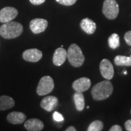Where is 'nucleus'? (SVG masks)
I'll use <instances>...</instances> for the list:
<instances>
[{"label": "nucleus", "instance_id": "28", "mask_svg": "<svg viewBox=\"0 0 131 131\" xmlns=\"http://www.w3.org/2000/svg\"><path fill=\"white\" fill-rule=\"evenodd\" d=\"M124 74H127V71H124Z\"/></svg>", "mask_w": 131, "mask_h": 131}, {"label": "nucleus", "instance_id": "3", "mask_svg": "<svg viewBox=\"0 0 131 131\" xmlns=\"http://www.w3.org/2000/svg\"><path fill=\"white\" fill-rule=\"evenodd\" d=\"M67 58L71 65L74 67L82 66L85 59L81 48L76 44H72L69 47L67 51Z\"/></svg>", "mask_w": 131, "mask_h": 131}, {"label": "nucleus", "instance_id": "15", "mask_svg": "<svg viewBox=\"0 0 131 131\" xmlns=\"http://www.w3.org/2000/svg\"><path fill=\"white\" fill-rule=\"evenodd\" d=\"M80 27L88 34H93L96 30V24L91 19L84 18L80 23Z\"/></svg>", "mask_w": 131, "mask_h": 131}, {"label": "nucleus", "instance_id": "7", "mask_svg": "<svg viewBox=\"0 0 131 131\" xmlns=\"http://www.w3.org/2000/svg\"><path fill=\"white\" fill-rule=\"evenodd\" d=\"M100 71L101 75L107 80H112L114 74L113 65L108 59H103L101 61Z\"/></svg>", "mask_w": 131, "mask_h": 131}, {"label": "nucleus", "instance_id": "2", "mask_svg": "<svg viewBox=\"0 0 131 131\" xmlns=\"http://www.w3.org/2000/svg\"><path fill=\"white\" fill-rule=\"evenodd\" d=\"M24 27L18 22L9 21L0 26V35L5 39H11L18 37L23 33Z\"/></svg>", "mask_w": 131, "mask_h": 131}, {"label": "nucleus", "instance_id": "21", "mask_svg": "<svg viewBox=\"0 0 131 131\" xmlns=\"http://www.w3.org/2000/svg\"><path fill=\"white\" fill-rule=\"evenodd\" d=\"M56 1L62 5L71 6V5H74L77 0H56Z\"/></svg>", "mask_w": 131, "mask_h": 131}, {"label": "nucleus", "instance_id": "10", "mask_svg": "<svg viewBox=\"0 0 131 131\" xmlns=\"http://www.w3.org/2000/svg\"><path fill=\"white\" fill-rule=\"evenodd\" d=\"M91 86V81L89 78L81 77L78 80H75L72 84V88L76 92L83 93L88 90Z\"/></svg>", "mask_w": 131, "mask_h": 131}, {"label": "nucleus", "instance_id": "24", "mask_svg": "<svg viewBox=\"0 0 131 131\" xmlns=\"http://www.w3.org/2000/svg\"><path fill=\"white\" fill-rule=\"evenodd\" d=\"M29 1L34 5H40L45 2V0H29Z\"/></svg>", "mask_w": 131, "mask_h": 131}, {"label": "nucleus", "instance_id": "22", "mask_svg": "<svg viewBox=\"0 0 131 131\" xmlns=\"http://www.w3.org/2000/svg\"><path fill=\"white\" fill-rule=\"evenodd\" d=\"M53 119L56 122H63L64 120V118L61 114L58 112H55L53 113Z\"/></svg>", "mask_w": 131, "mask_h": 131}, {"label": "nucleus", "instance_id": "20", "mask_svg": "<svg viewBox=\"0 0 131 131\" xmlns=\"http://www.w3.org/2000/svg\"><path fill=\"white\" fill-rule=\"evenodd\" d=\"M103 122L99 120H95L90 125L88 128V131H101L103 130Z\"/></svg>", "mask_w": 131, "mask_h": 131}, {"label": "nucleus", "instance_id": "13", "mask_svg": "<svg viewBox=\"0 0 131 131\" xmlns=\"http://www.w3.org/2000/svg\"><path fill=\"white\" fill-rule=\"evenodd\" d=\"M24 127L28 131H40L44 128V123L38 119H29L24 123Z\"/></svg>", "mask_w": 131, "mask_h": 131}, {"label": "nucleus", "instance_id": "17", "mask_svg": "<svg viewBox=\"0 0 131 131\" xmlns=\"http://www.w3.org/2000/svg\"><path fill=\"white\" fill-rule=\"evenodd\" d=\"M74 101L75 103V106L77 111L82 112L83 111L85 106V101L83 94L82 93L76 92L74 95Z\"/></svg>", "mask_w": 131, "mask_h": 131}, {"label": "nucleus", "instance_id": "8", "mask_svg": "<svg viewBox=\"0 0 131 131\" xmlns=\"http://www.w3.org/2000/svg\"><path fill=\"white\" fill-rule=\"evenodd\" d=\"M48 26L47 20L43 18H34L31 20L29 27L31 31L35 34L44 32Z\"/></svg>", "mask_w": 131, "mask_h": 131}, {"label": "nucleus", "instance_id": "25", "mask_svg": "<svg viewBox=\"0 0 131 131\" xmlns=\"http://www.w3.org/2000/svg\"><path fill=\"white\" fill-rule=\"evenodd\" d=\"M109 130L110 131H122V129L121 127L119 126V125H114L112 126L110 129H109Z\"/></svg>", "mask_w": 131, "mask_h": 131}, {"label": "nucleus", "instance_id": "12", "mask_svg": "<svg viewBox=\"0 0 131 131\" xmlns=\"http://www.w3.org/2000/svg\"><path fill=\"white\" fill-rule=\"evenodd\" d=\"M67 58V51L63 47H59L56 50L53 54L52 61L53 63L57 66H61L64 63Z\"/></svg>", "mask_w": 131, "mask_h": 131}, {"label": "nucleus", "instance_id": "11", "mask_svg": "<svg viewBox=\"0 0 131 131\" xmlns=\"http://www.w3.org/2000/svg\"><path fill=\"white\" fill-rule=\"evenodd\" d=\"M58 104V100L55 96H47L42 100L40 106L47 112H52L57 107Z\"/></svg>", "mask_w": 131, "mask_h": 131}, {"label": "nucleus", "instance_id": "5", "mask_svg": "<svg viewBox=\"0 0 131 131\" xmlns=\"http://www.w3.org/2000/svg\"><path fill=\"white\" fill-rule=\"evenodd\" d=\"M54 89V81L50 76H44L38 84L37 93L39 95H46Z\"/></svg>", "mask_w": 131, "mask_h": 131}, {"label": "nucleus", "instance_id": "9", "mask_svg": "<svg viewBox=\"0 0 131 131\" xmlns=\"http://www.w3.org/2000/svg\"><path fill=\"white\" fill-rule=\"evenodd\" d=\"M42 58V52L37 48H32L26 50L23 52V58L25 61L31 63H36L41 60Z\"/></svg>", "mask_w": 131, "mask_h": 131}, {"label": "nucleus", "instance_id": "16", "mask_svg": "<svg viewBox=\"0 0 131 131\" xmlns=\"http://www.w3.org/2000/svg\"><path fill=\"white\" fill-rule=\"evenodd\" d=\"M15 106L14 99L7 95L0 96V111L9 109Z\"/></svg>", "mask_w": 131, "mask_h": 131}, {"label": "nucleus", "instance_id": "1", "mask_svg": "<svg viewBox=\"0 0 131 131\" xmlns=\"http://www.w3.org/2000/svg\"><path fill=\"white\" fill-rule=\"evenodd\" d=\"M113 85L109 80L98 82L92 88L91 93L94 100L103 101L108 98L113 93Z\"/></svg>", "mask_w": 131, "mask_h": 131}, {"label": "nucleus", "instance_id": "4", "mask_svg": "<svg viewBox=\"0 0 131 131\" xmlns=\"http://www.w3.org/2000/svg\"><path fill=\"white\" fill-rule=\"evenodd\" d=\"M119 5L115 0H105L103 2L102 12L103 15L109 20H114L119 14Z\"/></svg>", "mask_w": 131, "mask_h": 131}, {"label": "nucleus", "instance_id": "26", "mask_svg": "<svg viewBox=\"0 0 131 131\" xmlns=\"http://www.w3.org/2000/svg\"><path fill=\"white\" fill-rule=\"evenodd\" d=\"M125 129L127 131H131V119L127 120L125 124Z\"/></svg>", "mask_w": 131, "mask_h": 131}, {"label": "nucleus", "instance_id": "6", "mask_svg": "<svg viewBox=\"0 0 131 131\" xmlns=\"http://www.w3.org/2000/svg\"><path fill=\"white\" fill-rule=\"evenodd\" d=\"M18 14V9L13 7H5L0 10V22L2 24L12 21Z\"/></svg>", "mask_w": 131, "mask_h": 131}, {"label": "nucleus", "instance_id": "27", "mask_svg": "<svg viewBox=\"0 0 131 131\" xmlns=\"http://www.w3.org/2000/svg\"><path fill=\"white\" fill-rule=\"evenodd\" d=\"M77 130H76V128H75L73 126H70L68 128H66V131H76Z\"/></svg>", "mask_w": 131, "mask_h": 131}, {"label": "nucleus", "instance_id": "19", "mask_svg": "<svg viewBox=\"0 0 131 131\" xmlns=\"http://www.w3.org/2000/svg\"><path fill=\"white\" fill-rule=\"evenodd\" d=\"M108 45L112 49H116L119 46V37L117 34H112L108 39Z\"/></svg>", "mask_w": 131, "mask_h": 131}, {"label": "nucleus", "instance_id": "14", "mask_svg": "<svg viewBox=\"0 0 131 131\" xmlns=\"http://www.w3.org/2000/svg\"><path fill=\"white\" fill-rule=\"evenodd\" d=\"M7 119L9 123L13 125L22 124L26 121V116L24 113L20 112H13L7 116Z\"/></svg>", "mask_w": 131, "mask_h": 131}, {"label": "nucleus", "instance_id": "18", "mask_svg": "<svg viewBox=\"0 0 131 131\" xmlns=\"http://www.w3.org/2000/svg\"><path fill=\"white\" fill-rule=\"evenodd\" d=\"M114 63L117 66H131V57L124 56H117L114 58Z\"/></svg>", "mask_w": 131, "mask_h": 131}, {"label": "nucleus", "instance_id": "23", "mask_svg": "<svg viewBox=\"0 0 131 131\" xmlns=\"http://www.w3.org/2000/svg\"><path fill=\"white\" fill-rule=\"evenodd\" d=\"M124 38H125V40L127 44L131 46V31H129L125 33Z\"/></svg>", "mask_w": 131, "mask_h": 131}]
</instances>
